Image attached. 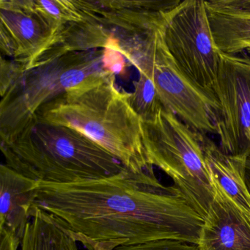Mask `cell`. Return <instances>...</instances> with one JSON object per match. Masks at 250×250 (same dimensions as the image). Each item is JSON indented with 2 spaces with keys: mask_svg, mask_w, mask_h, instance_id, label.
Returning a JSON list of instances; mask_svg holds the SVG:
<instances>
[{
  "mask_svg": "<svg viewBox=\"0 0 250 250\" xmlns=\"http://www.w3.org/2000/svg\"><path fill=\"white\" fill-rule=\"evenodd\" d=\"M33 207L53 216L88 250L159 240L197 244L204 219L175 186L154 171L125 167L102 179L68 184L36 182Z\"/></svg>",
  "mask_w": 250,
  "mask_h": 250,
  "instance_id": "6da1fadb",
  "label": "cell"
},
{
  "mask_svg": "<svg viewBox=\"0 0 250 250\" xmlns=\"http://www.w3.org/2000/svg\"><path fill=\"white\" fill-rule=\"evenodd\" d=\"M115 76L60 95L39 109L34 121L83 133L130 170H153L143 146L141 118L130 104V93L117 87Z\"/></svg>",
  "mask_w": 250,
  "mask_h": 250,
  "instance_id": "7a4b0ae2",
  "label": "cell"
},
{
  "mask_svg": "<svg viewBox=\"0 0 250 250\" xmlns=\"http://www.w3.org/2000/svg\"><path fill=\"white\" fill-rule=\"evenodd\" d=\"M5 163L39 182L68 184L102 179L125 168L106 149L72 128L33 121L9 143H1Z\"/></svg>",
  "mask_w": 250,
  "mask_h": 250,
  "instance_id": "3957f363",
  "label": "cell"
},
{
  "mask_svg": "<svg viewBox=\"0 0 250 250\" xmlns=\"http://www.w3.org/2000/svg\"><path fill=\"white\" fill-rule=\"evenodd\" d=\"M112 73L103 49L71 52L27 70L0 103L1 143H9L34 121L39 109L60 95Z\"/></svg>",
  "mask_w": 250,
  "mask_h": 250,
  "instance_id": "277c9868",
  "label": "cell"
},
{
  "mask_svg": "<svg viewBox=\"0 0 250 250\" xmlns=\"http://www.w3.org/2000/svg\"><path fill=\"white\" fill-rule=\"evenodd\" d=\"M165 23L154 31L125 39L121 52L139 73L151 77L165 109L197 132L216 134L220 110L217 99L177 65L165 44Z\"/></svg>",
  "mask_w": 250,
  "mask_h": 250,
  "instance_id": "5b68a950",
  "label": "cell"
},
{
  "mask_svg": "<svg viewBox=\"0 0 250 250\" xmlns=\"http://www.w3.org/2000/svg\"><path fill=\"white\" fill-rule=\"evenodd\" d=\"M203 135L164 107L154 118L142 121L147 162L173 181L187 203L205 220L213 189L205 161Z\"/></svg>",
  "mask_w": 250,
  "mask_h": 250,
  "instance_id": "8992f818",
  "label": "cell"
},
{
  "mask_svg": "<svg viewBox=\"0 0 250 250\" xmlns=\"http://www.w3.org/2000/svg\"><path fill=\"white\" fill-rule=\"evenodd\" d=\"M164 39L179 68L200 87L213 91L221 52L213 39L206 1H181L165 23Z\"/></svg>",
  "mask_w": 250,
  "mask_h": 250,
  "instance_id": "52a82bcc",
  "label": "cell"
},
{
  "mask_svg": "<svg viewBox=\"0 0 250 250\" xmlns=\"http://www.w3.org/2000/svg\"><path fill=\"white\" fill-rule=\"evenodd\" d=\"M213 91L219 102L216 134L229 155L250 152V57L220 55Z\"/></svg>",
  "mask_w": 250,
  "mask_h": 250,
  "instance_id": "ba28073f",
  "label": "cell"
},
{
  "mask_svg": "<svg viewBox=\"0 0 250 250\" xmlns=\"http://www.w3.org/2000/svg\"><path fill=\"white\" fill-rule=\"evenodd\" d=\"M0 51L31 69L53 46L55 36L36 14L31 0H0Z\"/></svg>",
  "mask_w": 250,
  "mask_h": 250,
  "instance_id": "9c48e42d",
  "label": "cell"
},
{
  "mask_svg": "<svg viewBox=\"0 0 250 250\" xmlns=\"http://www.w3.org/2000/svg\"><path fill=\"white\" fill-rule=\"evenodd\" d=\"M89 19L110 30L119 40L146 34L163 25L181 1L76 0Z\"/></svg>",
  "mask_w": 250,
  "mask_h": 250,
  "instance_id": "30bf717a",
  "label": "cell"
},
{
  "mask_svg": "<svg viewBox=\"0 0 250 250\" xmlns=\"http://www.w3.org/2000/svg\"><path fill=\"white\" fill-rule=\"evenodd\" d=\"M213 198L200 231V250H250V212L210 177Z\"/></svg>",
  "mask_w": 250,
  "mask_h": 250,
  "instance_id": "8fae6325",
  "label": "cell"
},
{
  "mask_svg": "<svg viewBox=\"0 0 250 250\" xmlns=\"http://www.w3.org/2000/svg\"><path fill=\"white\" fill-rule=\"evenodd\" d=\"M206 5L219 50L250 57V0H208Z\"/></svg>",
  "mask_w": 250,
  "mask_h": 250,
  "instance_id": "7c38bea8",
  "label": "cell"
},
{
  "mask_svg": "<svg viewBox=\"0 0 250 250\" xmlns=\"http://www.w3.org/2000/svg\"><path fill=\"white\" fill-rule=\"evenodd\" d=\"M36 181L5 164L0 167V229L5 228L21 241L31 219Z\"/></svg>",
  "mask_w": 250,
  "mask_h": 250,
  "instance_id": "4fadbf2b",
  "label": "cell"
},
{
  "mask_svg": "<svg viewBox=\"0 0 250 250\" xmlns=\"http://www.w3.org/2000/svg\"><path fill=\"white\" fill-rule=\"evenodd\" d=\"M203 147L210 177L235 203L250 212V193L246 183V162L250 152L226 154L206 134L203 135Z\"/></svg>",
  "mask_w": 250,
  "mask_h": 250,
  "instance_id": "5bb4252c",
  "label": "cell"
},
{
  "mask_svg": "<svg viewBox=\"0 0 250 250\" xmlns=\"http://www.w3.org/2000/svg\"><path fill=\"white\" fill-rule=\"evenodd\" d=\"M75 238L53 216L33 207L20 250H79Z\"/></svg>",
  "mask_w": 250,
  "mask_h": 250,
  "instance_id": "9a60e30c",
  "label": "cell"
},
{
  "mask_svg": "<svg viewBox=\"0 0 250 250\" xmlns=\"http://www.w3.org/2000/svg\"><path fill=\"white\" fill-rule=\"evenodd\" d=\"M31 3L36 14L55 35V43L67 27L85 20L76 0H31Z\"/></svg>",
  "mask_w": 250,
  "mask_h": 250,
  "instance_id": "2e32d148",
  "label": "cell"
},
{
  "mask_svg": "<svg viewBox=\"0 0 250 250\" xmlns=\"http://www.w3.org/2000/svg\"><path fill=\"white\" fill-rule=\"evenodd\" d=\"M139 74L134 90L130 93L129 103L142 121H147L154 118L163 106L151 77L146 73Z\"/></svg>",
  "mask_w": 250,
  "mask_h": 250,
  "instance_id": "e0dca14e",
  "label": "cell"
},
{
  "mask_svg": "<svg viewBox=\"0 0 250 250\" xmlns=\"http://www.w3.org/2000/svg\"><path fill=\"white\" fill-rule=\"evenodd\" d=\"M27 71L22 64L14 60H6L1 58L0 65V94L5 96L14 87L17 82Z\"/></svg>",
  "mask_w": 250,
  "mask_h": 250,
  "instance_id": "ac0fdd59",
  "label": "cell"
},
{
  "mask_svg": "<svg viewBox=\"0 0 250 250\" xmlns=\"http://www.w3.org/2000/svg\"><path fill=\"white\" fill-rule=\"evenodd\" d=\"M115 250H200L197 244L179 240H159L118 247Z\"/></svg>",
  "mask_w": 250,
  "mask_h": 250,
  "instance_id": "d6986e66",
  "label": "cell"
},
{
  "mask_svg": "<svg viewBox=\"0 0 250 250\" xmlns=\"http://www.w3.org/2000/svg\"><path fill=\"white\" fill-rule=\"evenodd\" d=\"M21 241L8 229H0V250H18Z\"/></svg>",
  "mask_w": 250,
  "mask_h": 250,
  "instance_id": "ffe728a7",
  "label": "cell"
},
{
  "mask_svg": "<svg viewBox=\"0 0 250 250\" xmlns=\"http://www.w3.org/2000/svg\"><path fill=\"white\" fill-rule=\"evenodd\" d=\"M246 183L250 193V153L247 156V162H246Z\"/></svg>",
  "mask_w": 250,
  "mask_h": 250,
  "instance_id": "44dd1931",
  "label": "cell"
}]
</instances>
